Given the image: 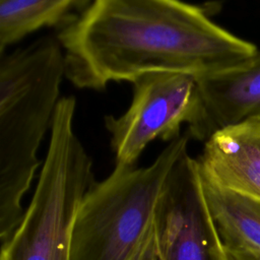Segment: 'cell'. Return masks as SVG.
<instances>
[{"label": "cell", "mask_w": 260, "mask_h": 260, "mask_svg": "<svg viewBox=\"0 0 260 260\" xmlns=\"http://www.w3.org/2000/svg\"><path fill=\"white\" fill-rule=\"evenodd\" d=\"M230 260H260V253L251 251L228 252Z\"/></svg>", "instance_id": "obj_12"}, {"label": "cell", "mask_w": 260, "mask_h": 260, "mask_svg": "<svg viewBox=\"0 0 260 260\" xmlns=\"http://www.w3.org/2000/svg\"><path fill=\"white\" fill-rule=\"evenodd\" d=\"M90 1L86 0H1L0 53L29 34L50 26L69 24Z\"/></svg>", "instance_id": "obj_10"}, {"label": "cell", "mask_w": 260, "mask_h": 260, "mask_svg": "<svg viewBox=\"0 0 260 260\" xmlns=\"http://www.w3.org/2000/svg\"><path fill=\"white\" fill-rule=\"evenodd\" d=\"M200 109L189 137L207 141L217 131L260 119V51L241 65L196 78Z\"/></svg>", "instance_id": "obj_7"}, {"label": "cell", "mask_w": 260, "mask_h": 260, "mask_svg": "<svg viewBox=\"0 0 260 260\" xmlns=\"http://www.w3.org/2000/svg\"><path fill=\"white\" fill-rule=\"evenodd\" d=\"M56 38L65 77L92 90L150 73L211 75L258 52L211 20L203 7L175 0H95Z\"/></svg>", "instance_id": "obj_1"}, {"label": "cell", "mask_w": 260, "mask_h": 260, "mask_svg": "<svg viewBox=\"0 0 260 260\" xmlns=\"http://www.w3.org/2000/svg\"><path fill=\"white\" fill-rule=\"evenodd\" d=\"M133 98L119 117H105L111 135L115 166L135 167L153 140L173 141L183 124L193 125L199 115L196 77L184 73H150L132 82Z\"/></svg>", "instance_id": "obj_5"}, {"label": "cell", "mask_w": 260, "mask_h": 260, "mask_svg": "<svg viewBox=\"0 0 260 260\" xmlns=\"http://www.w3.org/2000/svg\"><path fill=\"white\" fill-rule=\"evenodd\" d=\"M189 135L162 149L147 167L115 166L85 194L75 217L71 260H135L154 220L167 181L188 151Z\"/></svg>", "instance_id": "obj_3"}, {"label": "cell", "mask_w": 260, "mask_h": 260, "mask_svg": "<svg viewBox=\"0 0 260 260\" xmlns=\"http://www.w3.org/2000/svg\"><path fill=\"white\" fill-rule=\"evenodd\" d=\"M197 160L210 182L260 201V119L217 131Z\"/></svg>", "instance_id": "obj_8"}, {"label": "cell", "mask_w": 260, "mask_h": 260, "mask_svg": "<svg viewBox=\"0 0 260 260\" xmlns=\"http://www.w3.org/2000/svg\"><path fill=\"white\" fill-rule=\"evenodd\" d=\"M75 110L73 95L61 98L32 197L1 244L0 260H71L75 217L95 182L91 157L74 131Z\"/></svg>", "instance_id": "obj_4"}, {"label": "cell", "mask_w": 260, "mask_h": 260, "mask_svg": "<svg viewBox=\"0 0 260 260\" xmlns=\"http://www.w3.org/2000/svg\"><path fill=\"white\" fill-rule=\"evenodd\" d=\"M157 260H230L210 213L197 158L175 165L153 220Z\"/></svg>", "instance_id": "obj_6"}, {"label": "cell", "mask_w": 260, "mask_h": 260, "mask_svg": "<svg viewBox=\"0 0 260 260\" xmlns=\"http://www.w3.org/2000/svg\"><path fill=\"white\" fill-rule=\"evenodd\" d=\"M63 49L54 37L0 55V240L20 223L22 198L41 166L38 150L61 100Z\"/></svg>", "instance_id": "obj_2"}, {"label": "cell", "mask_w": 260, "mask_h": 260, "mask_svg": "<svg viewBox=\"0 0 260 260\" xmlns=\"http://www.w3.org/2000/svg\"><path fill=\"white\" fill-rule=\"evenodd\" d=\"M201 176L206 201L226 252L260 253V201Z\"/></svg>", "instance_id": "obj_9"}, {"label": "cell", "mask_w": 260, "mask_h": 260, "mask_svg": "<svg viewBox=\"0 0 260 260\" xmlns=\"http://www.w3.org/2000/svg\"><path fill=\"white\" fill-rule=\"evenodd\" d=\"M135 260H157L153 225Z\"/></svg>", "instance_id": "obj_11"}]
</instances>
